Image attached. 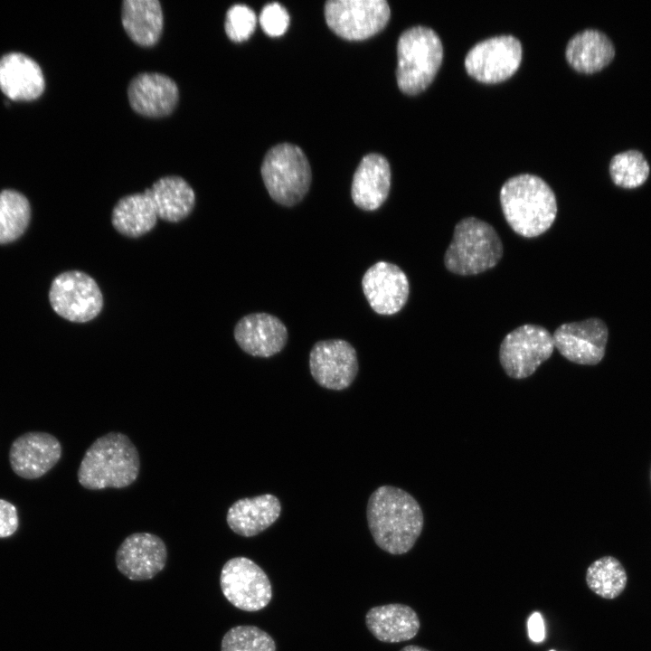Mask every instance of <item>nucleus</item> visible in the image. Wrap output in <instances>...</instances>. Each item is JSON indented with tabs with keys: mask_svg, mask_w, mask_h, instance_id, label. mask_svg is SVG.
I'll list each match as a JSON object with an SVG mask.
<instances>
[{
	"mask_svg": "<svg viewBox=\"0 0 651 651\" xmlns=\"http://www.w3.org/2000/svg\"><path fill=\"white\" fill-rule=\"evenodd\" d=\"M503 253L502 241L494 227L476 217H467L454 228L444 264L452 273L476 275L494 268Z\"/></svg>",
	"mask_w": 651,
	"mask_h": 651,
	"instance_id": "5",
	"label": "nucleus"
},
{
	"mask_svg": "<svg viewBox=\"0 0 651 651\" xmlns=\"http://www.w3.org/2000/svg\"><path fill=\"white\" fill-rule=\"evenodd\" d=\"M259 23L264 33L271 37L285 33L289 25L288 11L278 3L266 5L259 14Z\"/></svg>",
	"mask_w": 651,
	"mask_h": 651,
	"instance_id": "32",
	"label": "nucleus"
},
{
	"mask_svg": "<svg viewBox=\"0 0 651 651\" xmlns=\"http://www.w3.org/2000/svg\"><path fill=\"white\" fill-rule=\"evenodd\" d=\"M309 369L322 387L342 391L354 381L359 365L354 347L343 339L316 342L309 354Z\"/></svg>",
	"mask_w": 651,
	"mask_h": 651,
	"instance_id": "12",
	"label": "nucleus"
},
{
	"mask_svg": "<svg viewBox=\"0 0 651 651\" xmlns=\"http://www.w3.org/2000/svg\"><path fill=\"white\" fill-rule=\"evenodd\" d=\"M61 455V444L54 436L45 432H28L12 443L9 461L16 475L34 479L51 470Z\"/></svg>",
	"mask_w": 651,
	"mask_h": 651,
	"instance_id": "16",
	"label": "nucleus"
},
{
	"mask_svg": "<svg viewBox=\"0 0 651 651\" xmlns=\"http://www.w3.org/2000/svg\"><path fill=\"white\" fill-rule=\"evenodd\" d=\"M369 631L380 641L398 643L413 638L420 629L417 613L409 606L393 603L372 608L365 616Z\"/></svg>",
	"mask_w": 651,
	"mask_h": 651,
	"instance_id": "22",
	"label": "nucleus"
},
{
	"mask_svg": "<svg viewBox=\"0 0 651 651\" xmlns=\"http://www.w3.org/2000/svg\"><path fill=\"white\" fill-rule=\"evenodd\" d=\"M0 89L13 100H31L44 90L40 66L30 57L11 52L0 59Z\"/></svg>",
	"mask_w": 651,
	"mask_h": 651,
	"instance_id": "20",
	"label": "nucleus"
},
{
	"mask_svg": "<svg viewBox=\"0 0 651 651\" xmlns=\"http://www.w3.org/2000/svg\"><path fill=\"white\" fill-rule=\"evenodd\" d=\"M31 216L28 200L14 190L0 193V244L17 240L26 230Z\"/></svg>",
	"mask_w": 651,
	"mask_h": 651,
	"instance_id": "28",
	"label": "nucleus"
},
{
	"mask_svg": "<svg viewBox=\"0 0 651 651\" xmlns=\"http://www.w3.org/2000/svg\"><path fill=\"white\" fill-rule=\"evenodd\" d=\"M522 55V44L516 37L495 35L470 48L465 57V68L478 81L496 83L510 78L517 71Z\"/></svg>",
	"mask_w": 651,
	"mask_h": 651,
	"instance_id": "11",
	"label": "nucleus"
},
{
	"mask_svg": "<svg viewBox=\"0 0 651 651\" xmlns=\"http://www.w3.org/2000/svg\"><path fill=\"white\" fill-rule=\"evenodd\" d=\"M391 167L382 155L364 156L354 172L351 196L354 204L364 211L378 209L387 199L391 188Z\"/></svg>",
	"mask_w": 651,
	"mask_h": 651,
	"instance_id": "19",
	"label": "nucleus"
},
{
	"mask_svg": "<svg viewBox=\"0 0 651 651\" xmlns=\"http://www.w3.org/2000/svg\"><path fill=\"white\" fill-rule=\"evenodd\" d=\"M529 638L534 643H541L545 637L543 618L539 612H533L527 620Z\"/></svg>",
	"mask_w": 651,
	"mask_h": 651,
	"instance_id": "34",
	"label": "nucleus"
},
{
	"mask_svg": "<svg viewBox=\"0 0 651 651\" xmlns=\"http://www.w3.org/2000/svg\"><path fill=\"white\" fill-rule=\"evenodd\" d=\"M18 527V515L15 506L10 502L0 499V538L14 533Z\"/></svg>",
	"mask_w": 651,
	"mask_h": 651,
	"instance_id": "33",
	"label": "nucleus"
},
{
	"mask_svg": "<svg viewBox=\"0 0 651 651\" xmlns=\"http://www.w3.org/2000/svg\"><path fill=\"white\" fill-rule=\"evenodd\" d=\"M167 550L164 541L149 533H135L122 542L116 552L118 570L131 580L154 578L165 566Z\"/></svg>",
	"mask_w": 651,
	"mask_h": 651,
	"instance_id": "14",
	"label": "nucleus"
},
{
	"mask_svg": "<svg viewBox=\"0 0 651 651\" xmlns=\"http://www.w3.org/2000/svg\"><path fill=\"white\" fill-rule=\"evenodd\" d=\"M609 171L616 185L633 189L646 181L650 167L640 151L631 149L616 154L609 162Z\"/></svg>",
	"mask_w": 651,
	"mask_h": 651,
	"instance_id": "29",
	"label": "nucleus"
},
{
	"mask_svg": "<svg viewBox=\"0 0 651 651\" xmlns=\"http://www.w3.org/2000/svg\"><path fill=\"white\" fill-rule=\"evenodd\" d=\"M257 17L254 11L246 5H231L225 16L224 28L228 37L241 42L250 37L256 28Z\"/></svg>",
	"mask_w": 651,
	"mask_h": 651,
	"instance_id": "31",
	"label": "nucleus"
},
{
	"mask_svg": "<svg viewBox=\"0 0 651 651\" xmlns=\"http://www.w3.org/2000/svg\"><path fill=\"white\" fill-rule=\"evenodd\" d=\"M552 335L538 325H523L507 334L499 349L500 363L514 379L531 376L551 357L554 350Z\"/></svg>",
	"mask_w": 651,
	"mask_h": 651,
	"instance_id": "8",
	"label": "nucleus"
},
{
	"mask_svg": "<svg viewBox=\"0 0 651 651\" xmlns=\"http://www.w3.org/2000/svg\"><path fill=\"white\" fill-rule=\"evenodd\" d=\"M157 218L155 205L145 191L121 197L111 212L114 229L128 238H138L152 231Z\"/></svg>",
	"mask_w": 651,
	"mask_h": 651,
	"instance_id": "26",
	"label": "nucleus"
},
{
	"mask_svg": "<svg viewBox=\"0 0 651 651\" xmlns=\"http://www.w3.org/2000/svg\"><path fill=\"white\" fill-rule=\"evenodd\" d=\"M281 504L270 494L241 498L228 509L229 527L244 537L255 536L272 525L279 517Z\"/></svg>",
	"mask_w": 651,
	"mask_h": 651,
	"instance_id": "21",
	"label": "nucleus"
},
{
	"mask_svg": "<svg viewBox=\"0 0 651 651\" xmlns=\"http://www.w3.org/2000/svg\"><path fill=\"white\" fill-rule=\"evenodd\" d=\"M500 203L509 226L525 238L544 233L557 213L553 191L543 179L531 174L506 180L501 187Z\"/></svg>",
	"mask_w": 651,
	"mask_h": 651,
	"instance_id": "2",
	"label": "nucleus"
},
{
	"mask_svg": "<svg viewBox=\"0 0 651 651\" xmlns=\"http://www.w3.org/2000/svg\"><path fill=\"white\" fill-rule=\"evenodd\" d=\"M220 586L224 597L239 609L253 612L265 608L272 598L265 571L246 557H234L223 565Z\"/></svg>",
	"mask_w": 651,
	"mask_h": 651,
	"instance_id": "10",
	"label": "nucleus"
},
{
	"mask_svg": "<svg viewBox=\"0 0 651 651\" xmlns=\"http://www.w3.org/2000/svg\"><path fill=\"white\" fill-rule=\"evenodd\" d=\"M49 300L56 314L74 323L94 319L103 307V296L98 283L80 270L56 276L50 288Z\"/></svg>",
	"mask_w": 651,
	"mask_h": 651,
	"instance_id": "7",
	"label": "nucleus"
},
{
	"mask_svg": "<svg viewBox=\"0 0 651 651\" xmlns=\"http://www.w3.org/2000/svg\"><path fill=\"white\" fill-rule=\"evenodd\" d=\"M400 651H429V650H428L424 647L419 646L410 645V646H404Z\"/></svg>",
	"mask_w": 651,
	"mask_h": 651,
	"instance_id": "35",
	"label": "nucleus"
},
{
	"mask_svg": "<svg viewBox=\"0 0 651 651\" xmlns=\"http://www.w3.org/2000/svg\"><path fill=\"white\" fill-rule=\"evenodd\" d=\"M443 59V46L431 28L416 25L405 30L397 42L396 80L401 91L416 95L433 81Z\"/></svg>",
	"mask_w": 651,
	"mask_h": 651,
	"instance_id": "4",
	"label": "nucleus"
},
{
	"mask_svg": "<svg viewBox=\"0 0 651 651\" xmlns=\"http://www.w3.org/2000/svg\"><path fill=\"white\" fill-rule=\"evenodd\" d=\"M122 25L136 43L155 44L160 38L164 16L158 0H125L121 10Z\"/></svg>",
	"mask_w": 651,
	"mask_h": 651,
	"instance_id": "25",
	"label": "nucleus"
},
{
	"mask_svg": "<svg viewBox=\"0 0 651 651\" xmlns=\"http://www.w3.org/2000/svg\"><path fill=\"white\" fill-rule=\"evenodd\" d=\"M615 53V47L609 36L591 28L575 33L565 49L569 64L582 73L599 71L610 63Z\"/></svg>",
	"mask_w": 651,
	"mask_h": 651,
	"instance_id": "23",
	"label": "nucleus"
},
{
	"mask_svg": "<svg viewBox=\"0 0 651 651\" xmlns=\"http://www.w3.org/2000/svg\"><path fill=\"white\" fill-rule=\"evenodd\" d=\"M550 651H555V650H550Z\"/></svg>",
	"mask_w": 651,
	"mask_h": 651,
	"instance_id": "36",
	"label": "nucleus"
},
{
	"mask_svg": "<svg viewBox=\"0 0 651 651\" xmlns=\"http://www.w3.org/2000/svg\"><path fill=\"white\" fill-rule=\"evenodd\" d=\"M363 291L372 309L390 316L398 313L406 304L409 280L404 271L393 263L378 261L371 266L362 279Z\"/></svg>",
	"mask_w": 651,
	"mask_h": 651,
	"instance_id": "15",
	"label": "nucleus"
},
{
	"mask_svg": "<svg viewBox=\"0 0 651 651\" xmlns=\"http://www.w3.org/2000/svg\"><path fill=\"white\" fill-rule=\"evenodd\" d=\"M366 516L375 543L395 555L406 553L414 546L424 524L417 500L392 486H379L372 493Z\"/></svg>",
	"mask_w": 651,
	"mask_h": 651,
	"instance_id": "1",
	"label": "nucleus"
},
{
	"mask_svg": "<svg viewBox=\"0 0 651 651\" xmlns=\"http://www.w3.org/2000/svg\"><path fill=\"white\" fill-rule=\"evenodd\" d=\"M127 97L132 108L149 118L165 117L173 112L179 99L175 81L159 72H141L129 82Z\"/></svg>",
	"mask_w": 651,
	"mask_h": 651,
	"instance_id": "18",
	"label": "nucleus"
},
{
	"mask_svg": "<svg viewBox=\"0 0 651 651\" xmlns=\"http://www.w3.org/2000/svg\"><path fill=\"white\" fill-rule=\"evenodd\" d=\"M221 651H276L274 639L254 626H237L222 637Z\"/></svg>",
	"mask_w": 651,
	"mask_h": 651,
	"instance_id": "30",
	"label": "nucleus"
},
{
	"mask_svg": "<svg viewBox=\"0 0 651 651\" xmlns=\"http://www.w3.org/2000/svg\"><path fill=\"white\" fill-rule=\"evenodd\" d=\"M606 324L591 317L561 325L552 334L554 347L567 360L584 365L599 363L608 341Z\"/></svg>",
	"mask_w": 651,
	"mask_h": 651,
	"instance_id": "13",
	"label": "nucleus"
},
{
	"mask_svg": "<svg viewBox=\"0 0 651 651\" xmlns=\"http://www.w3.org/2000/svg\"><path fill=\"white\" fill-rule=\"evenodd\" d=\"M137 448L127 436L109 432L97 439L86 450L78 470L80 484L90 490L124 488L139 473Z\"/></svg>",
	"mask_w": 651,
	"mask_h": 651,
	"instance_id": "3",
	"label": "nucleus"
},
{
	"mask_svg": "<svg viewBox=\"0 0 651 651\" xmlns=\"http://www.w3.org/2000/svg\"><path fill=\"white\" fill-rule=\"evenodd\" d=\"M586 582L596 595L613 599L625 590L627 575L622 563L613 556H603L587 569Z\"/></svg>",
	"mask_w": 651,
	"mask_h": 651,
	"instance_id": "27",
	"label": "nucleus"
},
{
	"mask_svg": "<svg viewBox=\"0 0 651 651\" xmlns=\"http://www.w3.org/2000/svg\"><path fill=\"white\" fill-rule=\"evenodd\" d=\"M233 335L242 351L262 358L282 351L288 338L282 321L268 313H252L243 316L237 322Z\"/></svg>",
	"mask_w": 651,
	"mask_h": 651,
	"instance_id": "17",
	"label": "nucleus"
},
{
	"mask_svg": "<svg viewBox=\"0 0 651 651\" xmlns=\"http://www.w3.org/2000/svg\"><path fill=\"white\" fill-rule=\"evenodd\" d=\"M261 176L270 197L284 206L300 203L311 184V168L300 147L289 143L272 146L261 165Z\"/></svg>",
	"mask_w": 651,
	"mask_h": 651,
	"instance_id": "6",
	"label": "nucleus"
},
{
	"mask_svg": "<svg viewBox=\"0 0 651 651\" xmlns=\"http://www.w3.org/2000/svg\"><path fill=\"white\" fill-rule=\"evenodd\" d=\"M145 192L151 198L157 217L165 222H178L184 220L195 205L193 189L178 175L163 176Z\"/></svg>",
	"mask_w": 651,
	"mask_h": 651,
	"instance_id": "24",
	"label": "nucleus"
},
{
	"mask_svg": "<svg viewBox=\"0 0 651 651\" xmlns=\"http://www.w3.org/2000/svg\"><path fill=\"white\" fill-rule=\"evenodd\" d=\"M391 10L385 0H330L325 5L328 27L339 37L361 41L380 33Z\"/></svg>",
	"mask_w": 651,
	"mask_h": 651,
	"instance_id": "9",
	"label": "nucleus"
}]
</instances>
